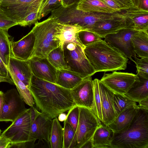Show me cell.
<instances>
[{"label": "cell", "instance_id": "ba28073f", "mask_svg": "<svg viewBox=\"0 0 148 148\" xmlns=\"http://www.w3.org/2000/svg\"><path fill=\"white\" fill-rule=\"evenodd\" d=\"M79 107V119L76 132L77 148H81L92 138L101 122L92 110L84 107Z\"/></svg>", "mask_w": 148, "mask_h": 148}, {"label": "cell", "instance_id": "9a60e30c", "mask_svg": "<svg viewBox=\"0 0 148 148\" xmlns=\"http://www.w3.org/2000/svg\"><path fill=\"white\" fill-rule=\"evenodd\" d=\"M36 38L31 31L20 40L12 41L11 49L12 56L20 60L27 61L32 56L34 48Z\"/></svg>", "mask_w": 148, "mask_h": 148}, {"label": "cell", "instance_id": "ffe728a7", "mask_svg": "<svg viewBox=\"0 0 148 148\" xmlns=\"http://www.w3.org/2000/svg\"><path fill=\"white\" fill-rule=\"evenodd\" d=\"M56 29L62 45L65 42H72L84 49L85 47L81 43L78 37V33L85 30L81 26L77 23L66 24L57 22Z\"/></svg>", "mask_w": 148, "mask_h": 148}, {"label": "cell", "instance_id": "f546056e", "mask_svg": "<svg viewBox=\"0 0 148 148\" xmlns=\"http://www.w3.org/2000/svg\"><path fill=\"white\" fill-rule=\"evenodd\" d=\"M47 58L50 63L58 70H68L64 60L62 45L53 49L48 54Z\"/></svg>", "mask_w": 148, "mask_h": 148}, {"label": "cell", "instance_id": "f6af8a7d", "mask_svg": "<svg viewBox=\"0 0 148 148\" xmlns=\"http://www.w3.org/2000/svg\"><path fill=\"white\" fill-rule=\"evenodd\" d=\"M11 144L8 139L0 135V148H9Z\"/></svg>", "mask_w": 148, "mask_h": 148}, {"label": "cell", "instance_id": "ab89813d", "mask_svg": "<svg viewBox=\"0 0 148 148\" xmlns=\"http://www.w3.org/2000/svg\"><path fill=\"white\" fill-rule=\"evenodd\" d=\"M36 140L11 143L10 148H34Z\"/></svg>", "mask_w": 148, "mask_h": 148}, {"label": "cell", "instance_id": "ee69618b", "mask_svg": "<svg viewBox=\"0 0 148 148\" xmlns=\"http://www.w3.org/2000/svg\"><path fill=\"white\" fill-rule=\"evenodd\" d=\"M51 148L50 142L44 140H38V142L35 144L34 148Z\"/></svg>", "mask_w": 148, "mask_h": 148}, {"label": "cell", "instance_id": "7c38bea8", "mask_svg": "<svg viewBox=\"0 0 148 148\" xmlns=\"http://www.w3.org/2000/svg\"><path fill=\"white\" fill-rule=\"evenodd\" d=\"M136 31L130 29H123L106 36L104 40L134 62L132 58H134L136 56L132 45L131 38Z\"/></svg>", "mask_w": 148, "mask_h": 148}, {"label": "cell", "instance_id": "e0dca14e", "mask_svg": "<svg viewBox=\"0 0 148 148\" xmlns=\"http://www.w3.org/2000/svg\"><path fill=\"white\" fill-rule=\"evenodd\" d=\"M128 28L148 32V10L135 6L123 11Z\"/></svg>", "mask_w": 148, "mask_h": 148}, {"label": "cell", "instance_id": "b9f144b4", "mask_svg": "<svg viewBox=\"0 0 148 148\" xmlns=\"http://www.w3.org/2000/svg\"><path fill=\"white\" fill-rule=\"evenodd\" d=\"M125 10L135 7L132 0H116Z\"/></svg>", "mask_w": 148, "mask_h": 148}, {"label": "cell", "instance_id": "db71d44e", "mask_svg": "<svg viewBox=\"0 0 148 148\" xmlns=\"http://www.w3.org/2000/svg\"><path fill=\"white\" fill-rule=\"evenodd\" d=\"M1 130L0 129V135H1Z\"/></svg>", "mask_w": 148, "mask_h": 148}, {"label": "cell", "instance_id": "8fae6325", "mask_svg": "<svg viewBox=\"0 0 148 148\" xmlns=\"http://www.w3.org/2000/svg\"><path fill=\"white\" fill-rule=\"evenodd\" d=\"M72 97L75 105L87 108L93 112L94 108V92L93 80L91 76L84 79L71 89Z\"/></svg>", "mask_w": 148, "mask_h": 148}, {"label": "cell", "instance_id": "4316f807", "mask_svg": "<svg viewBox=\"0 0 148 148\" xmlns=\"http://www.w3.org/2000/svg\"><path fill=\"white\" fill-rule=\"evenodd\" d=\"M8 31L0 29V57L7 68L12 56L11 43Z\"/></svg>", "mask_w": 148, "mask_h": 148}, {"label": "cell", "instance_id": "5bb4252c", "mask_svg": "<svg viewBox=\"0 0 148 148\" xmlns=\"http://www.w3.org/2000/svg\"><path fill=\"white\" fill-rule=\"evenodd\" d=\"M28 61L33 75L39 78L56 84L57 69L47 58L32 57Z\"/></svg>", "mask_w": 148, "mask_h": 148}, {"label": "cell", "instance_id": "7bdbcfd3", "mask_svg": "<svg viewBox=\"0 0 148 148\" xmlns=\"http://www.w3.org/2000/svg\"><path fill=\"white\" fill-rule=\"evenodd\" d=\"M135 6L148 10V0H132Z\"/></svg>", "mask_w": 148, "mask_h": 148}, {"label": "cell", "instance_id": "52a82bcc", "mask_svg": "<svg viewBox=\"0 0 148 148\" xmlns=\"http://www.w3.org/2000/svg\"><path fill=\"white\" fill-rule=\"evenodd\" d=\"M44 0H0V7L18 25L32 12L39 11Z\"/></svg>", "mask_w": 148, "mask_h": 148}, {"label": "cell", "instance_id": "44dd1931", "mask_svg": "<svg viewBox=\"0 0 148 148\" xmlns=\"http://www.w3.org/2000/svg\"><path fill=\"white\" fill-rule=\"evenodd\" d=\"M139 106L136 104L129 106L121 112L108 127L114 133H120L129 126L137 112Z\"/></svg>", "mask_w": 148, "mask_h": 148}, {"label": "cell", "instance_id": "8d00e7d4", "mask_svg": "<svg viewBox=\"0 0 148 148\" xmlns=\"http://www.w3.org/2000/svg\"><path fill=\"white\" fill-rule=\"evenodd\" d=\"M79 112V107L75 105L69 110L66 119L76 132L78 123Z\"/></svg>", "mask_w": 148, "mask_h": 148}, {"label": "cell", "instance_id": "9c48e42d", "mask_svg": "<svg viewBox=\"0 0 148 148\" xmlns=\"http://www.w3.org/2000/svg\"><path fill=\"white\" fill-rule=\"evenodd\" d=\"M25 103L16 89L7 90L4 93L0 121L13 122L27 109Z\"/></svg>", "mask_w": 148, "mask_h": 148}, {"label": "cell", "instance_id": "60d3db41", "mask_svg": "<svg viewBox=\"0 0 148 148\" xmlns=\"http://www.w3.org/2000/svg\"><path fill=\"white\" fill-rule=\"evenodd\" d=\"M107 5L119 12L125 10L116 0H102Z\"/></svg>", "mask_w": 148, "mask_h": 148}, {"label": "cell", "instance_id": "603a6c76", "mask_svg": "<svg viewBox=\"0 0 148 148\" xmlns=\"http://www.w3.org/2000/svg\"><path fill=\"white\" fill-rule=\"evenodd\" d=\"M113 134L108 126L101 122L91 138L94 148H110Z\"/></svg>", "mask_w": 148, "mask_h": 148}, {"label": "cell", "instance_id": "5b68a950", "mask_svg": "<svg viewBox=\"0 0 148 148\" xmlns=\"http://www.w3.org/2000/svg\"><path fill=\"white\" fill-rule=\"evenodd\" d=\"M62 46L68 70L77 74L83 79L96 73L82 47L72 42H65Z\"/></svg>", "mask_w": 148, "mask_h": 148}, {"label": "cell", "instance_id": "f5cc1de1", "mask_svg": "<svg viewBox=\"0 0 148 148\" xmlns=\"http://www.w3.org/2000/svg\"><path fill=\"white\" fill-rule=\"evenodd\" d=\"M58 119L59 121L61 122L64 121L66 119L67 114L64 112L60 114L58 116Z\"/></svg>", "mask_w": 148, "mask_h": 148}, {"label": "cell", "instance_id": "74e56055", "mask_svg": "<svg viewBox=\"0 0 148 148\" xmlns=\"http://www.w3.org/2000/svg\"><path fill=\"white\" fill-rule=\"evenodd\" d=\"M17 25V23L8 16L0 7V29L8 31L11 27Z\"/></svg>", "mask_w": 148, "mask_h": 148}, {"label": "cell", "instance_id": "2e32d148", "mask_svg": "<svg viewBox=\"0 0 148 148\" xmlns=\"http://www.w3.org/2000/svg\"><path fill=\"white\" fill-rule=\"evenodd\" d=\"M98 83L101 102L102 122L108 125L116 118L113 102L114 93L99 79Z\"/></svg>", "mask_w": 148, "mask_h": 148}, {"label": "cell", "instance_id": "d6986e66", "mask_svg": "<svg viewBox=\"0 0 148 148\" xmlns=\"http://www.w3.org/2000/svg\"><path fill=\"white\" fill-rule=\"evenodd\" d=\"M7 69L29 88L32 74L28 60H20L11 56Z\"/></svg>", "mask_w": 148, "mask_h": 148}, {"label": "cell", "instance_id": "f1b7e54d", "mask_svg": "<svg viewBox=\"0 0 148 148\" xmlns=\"http://www.w3.org/2000/svg\"><path fill=\"white\" fill-rule=\"evenodd\" d=\"M63 128L57 117L53 119L50 141L51 148H62Z\"/></svg>", "mask_w": 148, "mask_h": 148}, {"label": "cell", "instance_id": "484cf974", "mask_svg": "<svg viewBox=\"0 0 148 148\" xmlns=\"http://www.w3.org/2000/svg\"><path fill=\"white\" fill-rule=\"evenodd\" d=\"M77 74L67 70L57 69L56 84L71 89L83 79Z\"/></svg>", "mask_w": 148, "mask_h": 148}, {"label": "cell", "instance_id": "7a4b0ae2", "mask_svg": "<svg viewBox=\"0 0 148 148\" xmlns=\"http://www.w3.org/2000/svg\"><path fill=\"white\" fill-rule=\"evenodd\" d=\"M85 55L96 73L125 70L128 58L117 49L101 39L85 47Z\"/></svg>", "mask_w": 148, "mask_h": 148}, {"label": "cell", "instance_id": "4fadbf2b", "mask_svg": "<svg viewBox=\"0 0 148 148\" xmlns=\"http://www.w3.org/2000/svg\"><path fill=\"white\" fill-rule=\"evenodd\" d=\"M53 119L36 110L32 120L28 140H44L50 142Z\"/></svg>", "mask_w": 148, "mask_h": 148}, {"label": "cell", "instance_id": "7dc6e473", "mask_svg": "<svg viewBox=\"0 0 148 148\" xmlns=\"http://www.w3.org/2000/svg\"><path fill=\"white\" fill-rule=\"evenodd\" d=\"M139 107L148 110V97L142 100L139 102Z\"/></svg>", "mask_w": 148, "mask_h": 148}, {"label": "cell", "instance_id": "277c9868", "mask_svg": "<svg viewBox=\"0 0 148 148\" xmlns=\"http://www.w3.org/2000/svg\"><path fill=\"white\" fill-rule=\"evenodd\" d=\"M57 22L50 16L41 22H37L32 30L35 38L32 57L47 58L52 50L62 45L56 29Z\"/></svg>", "mask_w": 148, "mask_h": 148}, {"label": "cell", "instance_id": "c3c4849f", "mask_svg": "<svg viewBox=\"0 0 148 148\" xmlns=\"http://www.w3.org/2000/svg\"><path fill=\"white\" fill-rule=\"evenodd\" d=\"M6 82L11 84H14L12 78L10 77V76H6L0 74V83L1 82Z\"/></svg>", "mask_w": 148, "mask_h": 148}, {"label": "cell", "instance_id": "9f6ffc18", "mask_svg": "<svg viewBox=\"0 0 148 148\" xmlns=\"http://www.w3.org/2000/svg\"></svg>", "mask_w": 148, "mask_h": 148}, {"label": "cell", "instance_id": "836d02e7", "mask_svg": "<svg viewBox=\"0 0 148 148\" xmlns=\"http://www.w3.org/2000/svg\"><path fill=\"white\" fill-rule=\"evenodd\" d=\"M81 43L84 47L98 41L101 38L96 33L89 31L82 30L78 34Z\"/></svg>", "mask_w": 148, "mask_h": 148}, {"label": "cell", "instance_id": "bcb514c9", "mask_svg": "<svg viewBox=\"0 0 148 148\" xmlns=\"http://www.w3.org/2000/svg\"><path fill=\"white\" fill-rule=\"evenodd\" d=\"M0 73L3 75L9 76L8 69L0 57Z\"/></svg>", "mask_w": 148, "mask_h": 148}, {"label": "cell", "instance_id": "e575fe53", "mask_svg": "<svg viewBox=\"0 0 148 148\" xmlns=\"http://www.w3.org/2000/svg\"><path fill=\"white\" fill-rule=\"evenodd\" d=\"M98 79L93 80L94 92V108L93 112L101 121H102L101 102L99 94Z\"/></svg>", "mask_w": 148, "mask_h": 148}, {"label": "cell", "instance_id": "11a10c76", "mask_svg": "<svg viewBox=\"0 0 148 148\" xmlns=\"http://www.w3.org/2000/svg\"><path fill=\"white\" fill-rule=\"evenodd\" d=\"M0 74H1V73H0Z\"/></svg>", "mask_w": 148, "mask_h": 148}, {"label": "cell", "instance_id": "816d5d0a", "mask_svg": "<svg viewBox=\"0 0 148 148\" xmlns=\"http://www.w3.org/2000/svg\"><path fill=\"white\" fill-rule=\"evenodd\" d=\"M4 93L0 91V117L1 116L3 105Z\"/></svg>", "mask_w": 148, "mask_h": 148}, {"label": "cell", "instance_id": "8992f818", "mask_svg": "<svg viewBox=\"0 0 148 148\" xmlns=\"http://www.w3.org/2000/svg\"><path fill=\"white\" fill-rule=\"evenodd\" d=\"M34 108L27 109L18 116L1 134L11 143L28 140L32 120L35 116Z\"/></svg>", "mask_w": 148, "mask_h": 148}, {"label": "cell", "instance_id": "4dcf8cb0", "mask_svg": "<svg viewBox=\"0 0 148 148\" xmlns=\"http://www.w3.org/2000/svg\"><path fill=\"white\" fill-rule=\"evenodd\" d=\"M76 132L66 120L64 121L62 148H77Z\"/></svg>", "mask_w": 148, "mask_h": 148}, {"label": "cell", "instance_id": "681fc988", "mask_svg": "<svg viewBox=\"0 0 148 148\" xmlns=\"http://www.w3.org/2000/svg\"><path fill=\"white\" fill-rule=\"evenodd\" d=\"M62 6L65 8L75 3V0H61Z\"/></svg>", "mask_w": 148, "mask_h": 148}, {"label": "cell", "instance_id": "d4e9b609", "mask_svg": "<svg viewBox=\"0 0 148 148\" xmlns=\"http://www.w3.org/2000/svg\"><path fill=\"white\" fill-rule=\"evenodd\" d=\"M131 41L136 54L140 58L148 57V32L136 31L132 35Z\"/></svg>", "mask_w": 148, "mask_h": 148}, {"label": "cell", "instance_id": "1f68e13d", "mask_svg": "<svg viewBox=\"0 0 148 148\" xmlns=\"http://www.w3.org/2000/svg\"><path fill=\"white\" fill-rule=\"evenodd\" d=\"M113 102L116 117L126 108L136 104V102L125 94L115 93L113 97Z\"/></svg>", "mask_w": 148, "mask_h": 148}, {"label": "cell", "instance_id": "83f0119b", "mask_svg": "<svg viewBox=\"0 0 148 148\" xmlns=\"http://www.w3.org/2000/svg\"><path fill=\"white\" fill-rule=\"evenodd\" d=\"M8 71L21 97L26 104L30 107L33 106L35 102L29 88L19 79L13 73Z\"/></svg>", "mask_w": 148, "mask_h": 148}, {"label": "cell", "instance_id": "d590c367", "mask_svg": "<svg viewBox=\"0 0 148 148\" xmlns=\"http://www.w3.org/2000/svg\"><path fill=\"white\" fill-rule=\"evenodd\" d=\"M134 58V62L137 68L136 75L148 79V57L142 58L139 59L136 56Z\"/></svg>", "mask_w": 148, "mask_h": 148}, {"label": "cell", "instance_id": "7402d4cb", "mask_svg": "<svg viewBox=\"0 0 148 148\" xmlns=\"http://www.w3.org/2000/svg\"><path fill=\"white\" fill-rule=\"evenodd\" d=\"M77 9L85 12L114 13L121 12L107 5L102 0H79Z\"/></svg>", "mask_w": 148, "mask_h": 148}, {"label": "cell", "instance_id": "f35d334b", "mask_svg": "<svg viewBox=\"0 0 148 148\" xmlns=\"http://www.w3.org/2000/svg\"><path fill=\"white\" fill-rule=\"evenodd\" d=\"M39 12V11H36L32 12L18 23V25L25 27L35 24L38 20Z\"/></svg>", "mask_w": 148, "mask_h": 148}, {"label": "cell", "instance_id": "d6a6232c", "mask_svg": "<svg viewBox=\"0 0 148 148\" xmlns=\"http://www.w3.org/2000/svg\"><path fill=\"white\" fill-rule=\"evenodd\" d=\"M62 5L61 0H44L39 11L38 20Z\"/></svg>", "mask_w": 148, "mask_h": 148}, {"label": "cell", "instance_id": "3957f363", "mask_svg": "<svg viewBox=\"0 0 148 148\" xmlns=\"http://www.w3.org/2000/svg\"><path fill=\"white\" fill-rule=\"evenodd\" d=\"M110 148H148V110L139 108L129 127L114 133Z\"/></svg>", "mask_w": 148, "mask_h": 148}, {"label": "cell", "instance_id": "ac0fdd59", "mask_svg": "<svg viewBox=\"0 0 148 148\" xmlns=\"http://www.w3.org/2000/svg\"><path fill=\"white\" fill-rule=\"evenodd\" d=\"M127 28L128 29V26L125 19L121 17L97 22L87 31L96 33L102 38Z\"/></svg>", "mask_w": 148, "mask_h": 148}, {"label": "cell", "instance_id": "f907efd6", "mask_svg": "<svg viewBox=\"0 0 148 148\" xmlns=\"http://www.w3.org/2000/svg\"><path fill=\"white\" fill-rule=\"evenodd\" d=\"M81 148H94L91 138L86 142Z\"/></svg>", "mask_w": 148, "mask_h": 148}, {"label": "cell", "instance_id": "cb8c5ba5", "mask_svg": "<svg viewBox=\"0 0 148 148\" xmlns=\"http://www.w3.org/2000/svg\"><path fill=\"white\" fill-rule=\"evenodd\" d=\"M138 76L139 79L125 94L136 102L148 97V79Z\"/></svg>", "mask_w": 148, "mask_h": 148}, {"label": "cell", "instance_id": "30bf717a", "mask_svg": "<svg viewBox=\"0 0 148 148\" xmlns=\"http://www.w3.org/2000/svg\"><path fill=\"white\" fill-rule=\"evenodd\" d=\"M139 79L137 75L132 73L114 71L105 73L100 80L114 93L125 94Z\"/></svg>", "mask_w": 148, "mask_h": 148}, {"label": "cell", "instance_id": "6da1fadb", "mask_svg": "<svg viewBox=\"0 0 148 148\" xmlns=\"http://www.w3.org/2000/svg\"><path fill=\"white\" fill-rule=\"evenodd\" d=\"M29 88L36 107L52 119L76 105L71 89L33 75Z\"/></svg>", "mask_w": 148, "mask_h": 148}]
</instances>
